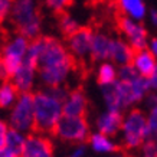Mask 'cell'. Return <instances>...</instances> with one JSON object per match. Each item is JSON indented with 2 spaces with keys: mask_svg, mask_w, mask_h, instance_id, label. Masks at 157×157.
<instances>
[{
  "mask_svg": "<svg viewBox=\"0 0 157 157\" xmlns=\"http://www.w3.org/2000/svg\"><path fill=\"white\" fill-rule=\"evenodd\" d=\"M28 56L38 63V76L46 88L62 86L75 67V58L55 38L30 40Z\"/></svg>",
  "mask_w": 157,
  "mask_h": 157,
  "instance_id": "cell-1",
  "label": "cell"
},
{
  "mask_svg": "<svg viewBox=\"0 0 157 157\" xmlns=\"http://www.w3.org/2000/svg\"><path fill=\"white\" fill-rule=\"evenodd\" d=\"M150 91L148 78L138 75L131 63L118 68V81L114 85L101 86L107 109L120 113L146 100Z\"/></svg>",
  "mask_w": 157,
  "mask_h": 157,
  "instance_id": "cell-2",
  "label": "cell"
},
{
  "mask_svg": "<svg viewBox=\"0 0 157 157\" xmlns=\"http://www.w3.org/2000/svg\"><path fill=\"white\" fill-rule=\"evenodd\" d=\"M68 92L63 86L46 88L33 94L35 130L40 134L55 133V128L63 117V101Z\"/></svg>",
  "mask_w": 157,
  "mask_h": 157,
  "instance_id": "cell-3",
  "label": "cell"
},
{
  "mask_svg": "<svg viewBox=\"0 0 157 157\" xmlns=\"http://www.w3.org/2000/svg\"><path fill=\"white\" fill-rule=\"evenodd\" d=\"M10 22L17 33L29 40H35L40 35L42 20L36 0H14L10 12Z\"/></svg>",
  "mask_w": 157,
  "mask_h": 157,
  "instance_id": "cell-4",
  "label": "cell"
},
{
  "mask_svg": "<svg viewBox=\"0 0 157 157\" xmlns=\"http://www.w3.org/2000/svg\"><path fill=\"white\" fill-rule=\"evenodd\" d=\"M120 134H121V143L125 148L128 150L141 148V146L148 140L147 114H144L138 108L130 109L124 115Z\"/></svg>",
  "mask_w": 157,
  "mask_h": 157,
  "instance_id": "cell-5",
  "label": "cell"
},
{
  "mask_svg": "<svg viewBox=\"0 0 157 157\" xmlns=\"http://www.w3.org/2000/svg\"><path fill=\"white\" fill-rule=\"evenodd\" d=\"M10 127L23 134H29L35 130V104L30 92L20 94L10 111Z\"/></svg>",
  "mask_w": 157,
  "mask_h": 157,
  "instance_id": "cell-6",
  "label": "cell"
},
{
  "mask_svg": "<svg viewBox=\"0 0 157 157\" xmlns=\"http://www.w3.org/2000/svg\"><path fill=\"white\" fill-rule=\"evenodd\" d=\"M29 45H30V40L22 35H16L5 43L0 53V63L5 67L10 78L13 75V72L20 67V63L25 61L29 51Z\"/></svg>",
  "mask_w": 157,
  "mask_h": 157,
  "instance_id": "cell-7",
  "label": "cell"
},
{
  "mask_svg": "<svg viewBox=\"0 0 157 157\" xmlns=\"http://www.w3.org/2000/svg\"><path fill=\"white\" fill-rule=\"evenodd\" d=\"M58 138L74 144H82L90 138V127L85 117H62L55 128Z\"/></svg>",
  "mask_w": 157,
  "mask_h": 157,
  "instance_id": "cell-8",
  "label": "cell"
},
{
  "mask_svg": "<svg viewBox=\"0 0 157 157\" xmlns=\"http://www.w3.org/2000/svg\"><path fill=\"white\" fill-rule=\"evenodd\" d=\"M118 29L134 51L148 48L150 40H148L147 29L144 28V25L141 22L121 16L118 19Z\"/></svg>",
  "mask_w": 157,
  "mask_h": 157,
  "instance_id": "cell-9",
  "label": "cell"
},
{
  "mask_svg": "<svg viewBox=\"0 0 157 157\" xmlns=\"http://www.w3.org/2000/svg\"><path fill=\"white\" fill-rule=\"evenodd\" d=\"M36 76H38V63L26 55L20 67L13 72L10 81L19 90L20 94H26V92H30V90L33 88Z\"/></svg>",
  "mask_w": 157,
  "mask_h": 157,
  "instance_id": "cell-10",
  "label": "cell"
},
{
  "mask_svg": "<svg viewBox=\"0 0 157 157\" xmlns=\"http://www.w3.org/2000/svg\"><path fill=\"white\" fill-rule=\"evenodd\" d=\"M94 30L91 28H79L74 35L68 38V51L76 59H84L91 56Z\"/></svg>",
  "mask_w": 157,
  "mask_h": 157,
  "instance_id": "cell-11",
  "label": "cell"
},
{
  "mask_svg": "<svg viewBox=\"0 0 157 157\" xmlns=\"http://www.w3.org/2000/svg\"><path fill=\"white\" fill-rule=\"evenodd\" d=\"M20 157H53L51 140L40 133L29 134Z\"/></svg>",
  "mask_w": 157,
  "mask_h": 157,
  "instance_id": "cell-12",
  "label": "cell"
},
{
  "mask_svg": "<svg viewBox=\"0 0 157 157\" xmlns=\"http://www.w3.org/2000/svg\"><path fill=\"white\" fill-rule=\"evenodd\" d=\"M131 67L137 71L138 75L144 76V78H150L157 69V59L148 48L140 49V51L134 52Z\"/></svg>",
  "mask_w": 157,
  "mask_h": 157,
  "instance_id": "cell-13",
  "label": "cell"
},
{
  "mask_svg": "<svg viewBox=\"0 0 157 157\" xmlns=\"http://www.w3.org/2000/svg\"><path fill=\"white\" fill-rule=\"evenodd\" d=\"M124 115L120 111H109L107 109L105 113L97 118V130L98 133L114 137L121 131V125H123Z\"/></svg>",
  "mask_w": 157,
  "mask_h": 157,
  "instance_id": "cell-14",
  "label": "cell"
},
{
  "mask_svg": "<svg viewBox=\"0 0 157 157\" xmlns=\"http://www.w3.org/2000/svg\"><path fill=\"white\" fill-rule=\"evenodd\" d=\"M86 98L81 90L68 92L63 101V115L65 117H85Z\"/></svg>",
  "mask_w": 157,
  "mask_h": 157,
  "instance_id": "cell-15",
  "label": "cell"
},
{
  "mask_svg": "<svg viewBox=\"0 0 157 157\" xmlns=\"http://www.w3.org/2000/svg\"><path fill=\"white\" fill-rule=\"evenodd\" d=\"M115 5L124 17H130L137 22L146 19L148 14L144 0H115Z\"/></svg>",
  "mask_w": 157,
  "mask_h": 157,
  "instance_id": "cell-16",
  "label": "cell"
},
{
  "mask_svg": "<svg viewBox=\"0 0 157 157\" xmlns=\"http://www.w3.org/2000/svg\"><path fill=\"white\" fill-rule=\"evenodd\" d=\"M113 39L104 32H95L92 39V48H91V58L98 62H107L111 56V46Z\"/></svg>",
  "mask_w": 157,
  "mask_h": 157,
  "instance_id": "cell-17",
  "label": "cell"
},
{
  "mask_svg": "<svg viewBox=\"0 0 157 157\" xmlns=\"http://www.w3.org/2000/svg\"><path fill=\"white\" fill-rule=\"evenodd\" d=\"M134 51L130 43L124 39H118L114 38L113 39V46H111V56H109V61L118 65L120 68L125 67V65H130L131 61H133L134 56Z\"/></svg>",
  "mask_w": 157,
  "mask_h": 157,
  "instance_id": "cell-18",
  "label": "cell"
},
{
  "mask_svg": "<svg viewBox=\"0 0 157 157\" xmlns=\"http://www.w3.org/2000/svg\"><path fill=\"white\" fill-rule=\"evenodd\" d=\"M88 141H90V147L95 153H100V154H115L117 150H118V146L113 140V137L101 134L98 131L91 134Z\"/></svg>",
  "mask_w": 157,
  "mask_h": 157,
  "instance_id": "cell-19",
  "label": "cell"
},
{
  "mask_svg": "<svg viewBox=\"0 0 157 157\" xmlns=\"http://www.w3.org/2000/svg\"><path fill=\"white\" fill-rule=\"evenodd\" d=\"M97 81L101 86L114 85L118 81V68L113 62H101V65L97 69Z\"/></svg>",
  "mask_w": 157,
  "mask_h": 157,
  "instance_id": "cell-20",
  "label": "cell"
},
{
  "mask_svg": "<svg viewBox=\"0 0 157 157\" xmlns=\"http://www.w3.org/2000/svg\"><path fill=\"white\" fill-rule=\"evenodd\" d=\"M146 107H147L148 140L157 141V92H153V94L147 95Z\"/></svg>",
  "mask_w": 157,
  "mask_h": 157,
  "instance_id": "cell-21",
  "label": "cell"
},
{
  "mask_svg": "<svg viewBox=\"0 0 157 157\" xmlns=\"http://www.w3.org/2000/svg\"><path fill=\"white\" fill-rule=\"evenodd\" d=\"M20 92L12 81H3L0 84V108H12L17 101Z\"/></svg>",
  "mask_w": 157,
  "mask_h": 157,
  "instance_id": "cell-22",
  "label": "cell"
},
{
  "mask_svg": "<svg viewBox=\"0 0 157 157\" xmlns=\"http://www.w3.org/2000/svg\"><path fill=\"white\" fill-rule=\"evenodd\" d=\"M26 138H28L26 134L20 133V131L10 127L9 131H7V136H6L5 147L7 150H10V151H13L14 154L20 156L25 148V144H26Z\"/></svg>",
  "mask_w": 157,
  "mask_h": 157,
  "instance_id": "cell-23",
  "label": "cell"
},
{
  "mask_svg": "<svg viewBox=\"0 0 157 157\" xmlns=\"http://www.w3.org/2000/svg\"><path fill=\"white\" fill-rule=\"evenodd\" d=\"M79 28H81V26L74 19V16H71V14L67 13V12L61 13V16H59V29H61V32L65 35V36L69 38V36L75 33Z\"/></svg>",
  "mask_w": 157,
  "mask_h": 157,
  "instance_id": "cell-24",
  "label": "cell"
},
{
  "mask_svg": "<svg viewBox=\"0 0 157 157\" xmlns=\"http://www.w3.org/2000/svg\"><path fill=\"white\" fill-rule=\"evenodd\" d=\"M72 0H45L46 7L55 12V13H63L71 6Z\"/></svg>",
  "mask_w": 157,
  "mask_h": 157,
  "instance_id": "cell-25",
  "label": "cell"
},
{
  "mask_svg": "<svg viewBox=\"0 0 157 157\" xmlns=\"http://www.w3.org/2000/svg\"><path fill=\"white\" fill-rule=\"evenodd\" d=\"M141 156L140 157H157V141L154 140H147L141 146Z\"/></svg>",
  "mask_w": 157,
  "mask_h": 157,
  "instance_id": "cell-26",
  "label": "cell"
},
{
  "mask_svg": "<svg viewBox=\"0 0 157 157\" xmlns=\"http://www.w3.org/2000/svg\"><path fill=\"white\" fill-rule=\"evenodd\" d=\"M13 2L14 0H0V23H3L7 17H10Z\"/></svg>",
  "mask_w": 157,
  "mask_h": 157,
  "instance_id": "cell-27",
  "label": "cell"
},
{
  "mask_svg": "<svg viewBox=\"0 0 157 157\" xmlns=\"http://www.w3.org/2000/svg\"><path fill=\"white\" fill-rule=\"evenodd\" d=\"M7 131H9V127L6 125L2 120H0V148L5 147L6 143V136H7Z\"/></svg>",
  "mask_w": 157,
  "mask_h": 157,
  "instance_id": "cell-28",
  "label": "cell"
},
{
  "mask_svg": "<svg viewBox=\"0 0 157 157\" xmlns=\"http://www.w3.org/2000/svg\"><path fill=\"white\" fill-rule=\"evenodd\" d=\"M86 154V146L84 143L82 144H76L75 148H74V153L71 156H75V157H85Z\"/></svg>",
  "mask_w": 157,
  "mask_h": 157,
  "instance_id": "cell-29",
  "label": "cell"
},
{
  "mask_svg": "<svg viewBox=\"0 0 157 157\" xmlns=\"http://www.w3.org/2000/svg\"><path fill=\"white\" fill-rule=\"evenodd\" d=\"M148 82H150V88H151L153 92H157V69H156V72L148 78Z\"/></svg>",
  "mask_w": 157,
  "mask_h": 157,
  "instance_id": "cell-30",
  "label": "cell"
},
{
  "mask_svg": "<svg viewBox=\"0 0 157 157\" xmlns=\"http://www.w3.org/2000/svg\"><path fill=\"white\" fill-rule=\"evenodd\" d=\"M147 17H148V20H150V23H151L153 26H157V10L156 9L148 10Z\"/></svg>",
  "mask_w": 157,
  "mask_h": 157,
  "instance_id": "cell-31",
  "label": "cell"
},
{
  "mask_svg": "<svg viewBox=\"0 0 157 157\" xmlns=\"http://www.w3.org/2000/svg\"><path fill=\"white\" fill-rule=\"evenodd\" d=\"M148 49L151 51V53L156 56V59H157V39L156 38L151 39V40L148 42Z\"/></svg>",
  "mask_w": 157,
  "mask_h": 157,
  "instance_id": "cell-32",
  "label": "cell"
},
{
  "mask_svg": "<svg viewBox=\"0 0 157 157\" xmlns=\"http://www.w3.org/2000/svg\"><path fill=\"white\" fill-rule=\"evenodd\" d=\"M0 157H20V156H17L13 151H10L6 147H3V148H0Z\"/></svg>",
  "mask_w": 157,
  "mask_h": 157,
  "instance_id": "cell-33",
  "label": "cell"
},
{
  "mask_svg": "<svg viewBox=\"0 0 157 157\" xmlns=\"http://www.w3.org/2000/svg\"><path fill=\"white\" fill-rule=\"evenodd\" d=\"M111 157H127V156H124V154H117V153H115V154H113Z\"/></svg>",
  "mask_w": 157,
  "mask_h": 157,
  "instance_id": "cell-34",
  "label": "cell"
},
{
  "mask_svg": "<svg viewBox=\"0 0 157 157\" xmlns=\"http://www.w3.org/2000/svg\"><path fill=\"white\" fill-rule=\"evenodd\" d=\"M69 157H75V156H69Z\"/></svg>",
  "mask_w": 157,
  "mask_h": 157,
  "instance_id": "cell-35",
  "label": "cell"
}]
</instances>
